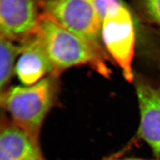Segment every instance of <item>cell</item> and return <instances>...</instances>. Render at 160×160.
<instances>
[{
    "instance_id": "7c38bea8",
    "label": "cell",
    "mask_w": 160,
    "mask_h": 160,
    "mask_svg": "<svg viewBox=\"0 0 160 160\" xmlns=\"http://www.w3.org/2000/svg\"><path fill=\"white\" fill-rule=\"evenodd\" d=\"M138 160V159H129V160Z\"/></svg>"
},
{
    "instance_id": "ba28073f",
    "label": "cell",
    "mask_w": 160,
    "mask_h": 160,
    "mask_svg": "<svg viewBox=\"0 0 160 160\" xmlns=\"http://www.w3.org/2000/svg\"><path fill=\"white\" fill-rule=\"evenodd\" d=\"M0 160H43L39 145L14 123L1 125Z\"/></svg>"
},
{
    "instance_id": "6da1fadb",
    "label": "cell",
    "mask_w": 160,
    "mask_h": 160,
    "mask_svg": "<svg viewBox=\"0 0 160 160\" xmlns=\"http://www.w3.org/2000/svg\"><path fill=\"white\" fill-rule=\"evenodd\" d=\"M35 33L51 63V75L57 77L69 68L86 65L106 78L110 77L112 71L106 61L86 42L43 12L40 14Z\"/></svg>"
},
{
    "instance_id": "7a4b0ae2",
    "label": "cell",
    "mask_w": 160,
    "mask_h": 160,
    "mask_svg": "<svg viewBox=\"0 0 160 160\" xmlns=\"http://www.w3.org/2000/svg\"><path fill=\"white\" fill-rule=\"evenodd\" d=\"M55 77L51 75L29 87H12L1 94V106L14 123L38 145L43 121L56 98Z\"/></svg>"
},
{
    "instance_id": "8fae6325",
    "label": "cell",
    "mask_w": 160,
    "mask_h": 160,
    "mask_svg": "<svg viewBox=\"0 0 160 160\" xmlns=\"http://www.w3.org/2000/svg\"><path fill=\"white\" fill-rule=\"evenodd\" d=\"M102 19L107 12L116 7L124 4L122 0H86Z\"/></svg>"
},
{
    "instance_id": "52a82bcc",
    "label": "cell",
    "mask_w": 160,
    "mask_h": 160,
    "mask_svg": "<svg viewBox=\"0 0 160 160\" xmlns=\"http://www.w3.org/2000/svg\"><path fill=\"white\" fill-rule=\"evenodd\" d=\"M23 52L17 61L16 72L25 85L36 84L53 68L40 39L34 33L23 43Z\"/></svg>"
},
{
    "instance_id": "30bf717a",
    "label": "cell",
    "mask_w": 160,
    "mask_h": 160,
    "mask_svg": "<svg viewBox=\"0 0 160 160\" xmlns=\"http://www.w3.org/2000/svg\"><path fill=\"white\" fill-rule=\"evenodd\" d=\"M141 6L147 18L160 25V0H141Z\"/></svg>"
},
{
    "instance_id": "4fadbf2b",
    "label": "cell",
    "mask_w": 160,
    "mask_h": 160,
    "mask_svg": "<svg viewBox=\"0 0 160 160\" xmlns=\"http://www.w3.org/2000/svg\"><path fill=\"white\" fill-rule=\"evenodd\" d=\"M42 1H46V0H42Z\"/></svg>"
},
{
    "instance_id": "277c9868",
    "label": "cell",
    "mask_w": 160,
    "mask_h": 160,
    "mask_svg": "<svg viewBox=\"0 0 160 160\" xmlns=\"http://www.w3.org/2000/svg\"><path fill=\"white\" fill-rule=\"evenodd\" d=\"M102 39L106 50L119 65L125 78L132 82L135 34L131 14L124 4L114 7L106 14Z\"/></svg>"
},
{
    "instance_id": "8992f818",
    "label": "cell",
    "mask_w": 160,
    "mask_h": 160,
    "mask_svg": "<svg viewBox=\"0 0 160 160\" xmlns=\"http://www.w3.org/2000/svg\"><path fill=\"white\" fill-rule=\"evenodd\" d=\"M136 89L141 112L139 134L160 154V86L137 80Z\"/></svg>"
},
{
    "instance_id": "9c48e42d",
    "label": "cell",
    "mask_w": 160,
    "mask_h": 160,
    "mask_svg": "<svg viewBox=\"0 0 160 160\" xmlns=\"http://www.w3.org/2000/svg\"><path fill=\"white\" fill-rule=\"evenodd\" d=\"M22 44L16 45L14 42L0 36V87L1 94L6 92L14 72L15 61L18 55L23 52Z\"/></svg>"
},
{
    "instance_id": "3957f363",
    "label": "cell",
    "mask_w": 160,
    "mask_h": 160,
    "mask_svg": "<svg viewBox=\"0 0 160 160\" xmlns=\"http://www.w3.org/2000/svg\"><path fill=\"white\" fill-rule=\"evenodd\" d=\"M40 4L43 13L109 61L102 39L103 20L86 0H46L40 1Z\"/></svg>"
},
{
    "instance_id": "5b68a950",
    "label": "cell",
    "mask_w": 160,
    "mask_h": 160,
    "mask_svg": "<svg viewBox=\"0 0 160 160\" xmlns=\"http://www.w3.org/2000/svg\"><path fill=\"white\" fill-rule=\"evenodd\" d=\"M40 16L34 0H0V36L23 43L36 32Z\"/></svg>"
}]
</instances>
